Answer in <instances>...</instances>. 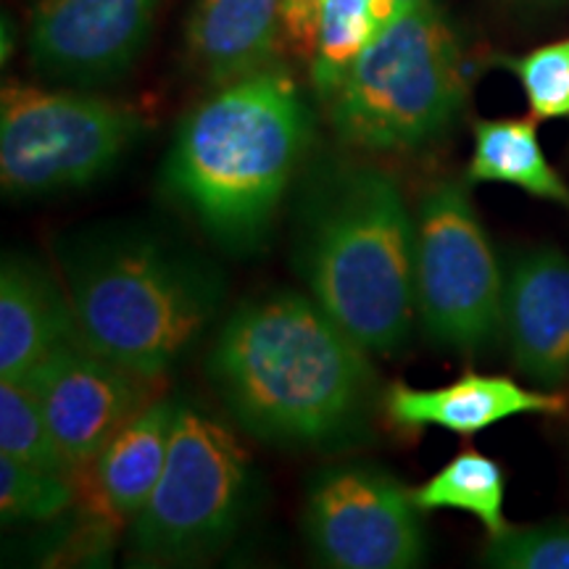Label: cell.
Instances as JSON below:
<instances>
[{
  "mask_svg": "<svg viewBox=\"0 0 569 569\" xmlns=\"http://www.w3.org/2000/svg\"><path fill=\"white\" fill-rule=\"evenodd\" d=\"M251 459L217 419L182 403L163 472L127 525L138 565H190L230 543L251 501Z\"/></svg>",
  "mask_w": 569,
  "mask_h": 569,
  "instance_id": "cell-6",
  "label": "cell"
},
{
  "mask_svg": "<svg viewBox=\"0 0 569 569\" xmlns=\"http://www.w3.org/2000/svg\"><path fill=\"white\" fill-rule=\"evenodd\" d=\"M315 122L288 71L269 67L219 84L177 127L163 188L227 253L269 240L301 172Z\"/></svg>",
  "mask_w": 569,
  "mask_h": 569,
  "instance_id": "cell-3",
  "label": "cell"
},
{
  "mask_svg": "<svg viewBox=\"0 0 569 569\" xmlns=\"http://www.w3.org/2000/svg\"><path fill=\"white\" fill-rule=\"evenodd\" d=\"M77 336L63 280L32 256L6 253L0 264V380L21 382Z\"/></svg>",
  "mask_w": 569,
  "mask_h": 569,
  "instance_id": "cell-14",
  "label": "cell"
},
{
  "mask_svg": "<svg viewBox=\"0 0 569 569\" xmlns=\"http://www.w3.org/2000/svg\"><path fill=\"white\" fill-rule=\"evenodd\" d=\"M503 336L511 365L536 386L569 382V256L538 246L517 253L503 288Z\"/></svg>",
  "mask_w": 569,
  "mask_h": 569,
  "instance_id": "cell-12",
  "label": "cell"
},
{
  "mask_svg": "<svg viewBox=\"0 0 569 569\" xmlns=\"http://www.w3.org/2000/svg\"><path fill=\"white\" fill-rule=\"evenodd\" d=\"M21 382L38 398L74 478L88 472L113 432L156 398L153 380L106 359L80 336L48 353Z\"/></svg>",
  "mask_w": 569,
  "mask_h": 569,
  "instance_id": "cell-10",
  "label": "cell"
},
{
  "mask_svg": "<svg viewBox=\"0 0 569 569\" xmlns=\"http://www.w3.org/2000/svg\"><path fill=\"white\" fill-rule=\"evenodd\" d=\"M482 561L498 569H569V522L509 525L490 536Z\"/></svg>",
  "mask_w": 569,
  "mask_h": 569,
  "instance_id": "cell-23",
  "label": "cell"
},
{
  "mask_svg": "<svg viewBox=\"0 0 569 569\" xmlns=\"http://www.w3.org/2000/svg\"><path fill=\"white\" fill-rule=\"evenodd\" d=\"M503 498H507V478L501 465L478 448L459 451L430 480L415 488V501L422 511H465L478 519L488 536H498L509 528Z\"/></svg>",
  "mask_w": 569,
  "mask_h": 569,
  "instance_id": "cell-18",
  "label": "cell"
},
{
  "mask_svg": "<svg viewBox=\"0 0 569 569\" xmlns=\"http://www.w3.org/2000/svg\"><path fill=\"white\" fill-rule=\"evenodd\" d=\"M522 3H536V6H557V3H565V0H522Z\"/></svg>",
  "mask_w": 569,
  "mask_h": 569,
  "instance_id": "cell-26",
  "label": "cell"
},
{
  "mask_svg": "<svg viewBox=\"0 0 569 569\" xmlns=\"http://www.w3.org/2000/svg\"><path fill=\"white\" fill-rule=\"evenodd\" d=\"M319 3L322 0H282L284 51L309 63L315 53Z\"/></svg>",
  "mask_w": 569,
  "mask_h": 569,
  "instance_id": "cell-24",
  "label": "cell"
},
{
  "mask_svg": "<svg viewBox=\"0 0 569 569\" xmlns=\"http://www.w3.org/2000/svg\"><path fill=\"white\" fill-rule=\"evenodd\" d=\"M180 407V398L156 396L103 446L88 469L101 515L130 525L146 507L167 465Z\"/></svg>",
  "mask_w": 569,
  "mask_h": 569,
  "instance_id": "cell-16",
  "label": "cell"
},
{
  "mask_svg": "<svg viewBox=\"0 0 569 569\" xmlns=\"http://www.w3.org/2000/svg\"><path fill=\"white\" fill-rule=\"evenodd\" d=\"M69 475L0 457V515L3 522H51L74 503Z\"/></svg>",
  "mask_w": 569,
  "mask_h": 569,
  "instance_id": "cell-21",
  "label": "cell"
},
{
  "mask_svg": "<svg viewBox=\"0 0 569 569\" xmlns=\"http://www.w3.org/2000/svg\"><path fill=\"white\" fill-rule=\"evenodd\" d=\"M142 130L124 103L9 82L0 96V182L9 196L84 188L111 172Z\"/></svg>",
  "mask_w": 569,
  "mask_h": 569,
  "instance_id": "cell-8",
  "label": "cell"
},
{
  "mask_svg": "<svg viewBox=\"0 0 569 569\" xmlns=\"http://www.w3.org/2000/svg\"><path fill=\"white\" fill-rule=\"evenodd\" d=\"M427 3V0H377V17H380V27L388 24L398 13L417 9V6Z\"/></svg>",
  "mask_w": 569,
  "mask_h": 569,
  "instance_id": "cell-25",
  "label": "cell"
},
{
  "mask_svg": "<svg viewBox=\"0 0 569 569\" xmlns=\"http://www.w3.org/2000/svg\"><path fill=\"white\" fill-rule=\"evenodd\" d=\"M293 269L369 353L393 356L407 346L417 317L415 217L386 169L332 159L303 177Z\"/></svg>",
  "mask_w": 569,
  "mask_h": 569,
  "instance_id": "cell-4",
  "label": "cell"
},
{
  "mask_svg": "<svg viewBox=\"0 0 569 569\" xmlns=\"http://www.w3.org/2000/svg\"><path fill=\"white\" fill-rule=\"evenodd\" d=\"M0 457L74 478L38 398L24 382L0 380Z\"/></svg>",
  "mask_w": 569,
  "mask_h": 569,
  "instance_id": "cell-20",
  "label": "cell"
},
{
  "mask_svg": "<svg viewBox=\"0 0 569 569\" xmlns=\"http://www.w3.org/2000/svg\"><path fill=\"white\" fill-rule=\"evenodd\" d=\"M59 267L84 343L153 382L201 343L227 293L213 261L146 222L69 234Z\"/></svg>",
  "mask_w": 569,
  "mask_h": 569,
  "instance_id": "cell-2",
  "label": "cell"
},
{
  "mask_svg": "<svg viewBox=\"0 0 569 569\" xmlns=\"http://www.w3.org/2000/svg\"><path fill=\"white\" fill-rule=\"evenodd\" d=\"M303 532L311 553L332 569H411L427 553L415 490L386 469L356 461L311 478Z\"/></svg>",
  "mask_w": 569,
  "mask_h": 569,
  "instance_id": "cell-9",
  "label": "cell"
},
{
  "mask_svg": "<svg viewBox=\"0 0 569 569\" xmlns=\"http://www.w3.org/2000/svg\"><path fill=\"white\" fill-rule=\"evenodd\" d=\"M382 409L403 430L440 427L453 436H478L511 417L565 415L567 398L553 390H530L511 377L467 372L438 388L393 382L382 393Z\"/></svg>",
  "mask_w": 569,
  "mask_h": 569,
  "instance_id": "cell-13",
  "label": "cell"
},
{
  "mask_svg": "<svg viewBox=\"0 0 569 569\" xmlns=\"http://www.w3.org/2000/svg\"><path fill=\"white\" fill-rule=\"evenodd\" d=\"M522 84L530 117L538 122L569 119V40L549 42L525 56L501 59Z\"/></svg>",
  "mask_w": 569,
  "mask_h": 569,
  "instance_id": "cell-22",
  "label": "cell"
},
{
  "mask_svg": "<svg viewBox=\"0 0 569 569\" xmlns=\"http://www.w3.org/2000/svg\"><path fill=\"white\" fill-rule=\"evenodd\" d=\"M184 40L196 71L213 88L277 67L282 0H193Z\"/></svg>",
  "mask_w": 569,
  "mask_h": 569,
  "instance_id": "cell-15",
  "label": "cell"
},
{
  "mask_svg": "<svg viewBox=\"0 0 569 569\" xmlns=\"http://www.w3.org/2000/svg\"><path fill=\"white\" fill-rule=\"evenodd\" d=\"M459 34L436 0L382 24L327 101L332 132L367 153H411L448 132L467 101Z\"/></svg>",
  "mask_w": 569,
  "mask_h": 569,
  "instance_id": "cell-5",
  "label": "cell"
},
{
  "mask_svg": "<svg viewBox=\"0 0 569 569\" xmlns=\"http://www.w3.org/2000/svg\"><path fill=\"white\" fill-rule=\"evenodd\" d=\"M161 0H40L30 17V61L42 77L113 82L138 61Z\"/></svg>",
  "mask_w": 569,
  "mask_h": 569,
  "instance_id": "cell-11",
  "label": "cell"
},
{
  "mask_svg": "<svg viewBox=\"0 0 569 569\" xmlns=\"http://www.w3.org/2000/svg\"><path fill=\"white\" fill-rule=\"evenodd\" d=\"M369 356L315 298L277 290L227 315L206 356V377L251 438L330 448L367 432L377 407Z\"/></svg>",
  "mask_w": 569,
  "mask_h": 569,
  "instance_id": "cell-1",
  "label": "cell"
},
{
  "mask_svg": "<svg viewBox=\"0 0 569 569\" xmlns=\"http://www.w3.org/2000/svg\"><path fill=\"white\" fill-rule=\"evenodd\" d=\"M538 119H478L472 124V156L465 180L511 184L532 198L569 209V184L557 169L538 138Z\"/></svg>",
  "mask_w": 569,
  "mask_h": 569,
  "instance_id": "cell-17",
  "label": "cell"
},
{
  "mask_svg": "<svg viewBox=\"0 0 569 569\" xmlns=\"http://www.w3.org/2000/svg\"><path fill=\"white\" fill-rule=\"evenodd\" d=\"M503 288L469 182L427 188L415 217V301L430 343L467 359L486 353L503 330Z\"/></svg>",
  "mask_w": 569,
  "mask_h": 569,
  "instance_id": "cell-7",
  "label": "cell"
},
{
  "mask_svg": "<svg viewBox=\"0 0 569 569\" xmlns=\"http://www.w3.org/2000/svg\"><path fill=\"white\" fill-rule=\"evenodd\" d=\"M380 30L377 0H322L319 3L315 53L309 71L317 96L327 103L336 96L353 63Z\"/></svg>",
  "mask_w": 569,
  "mask_h": 569,
  "instance_id": "cell-19",
  "label": "cell"
}]
</instances>
